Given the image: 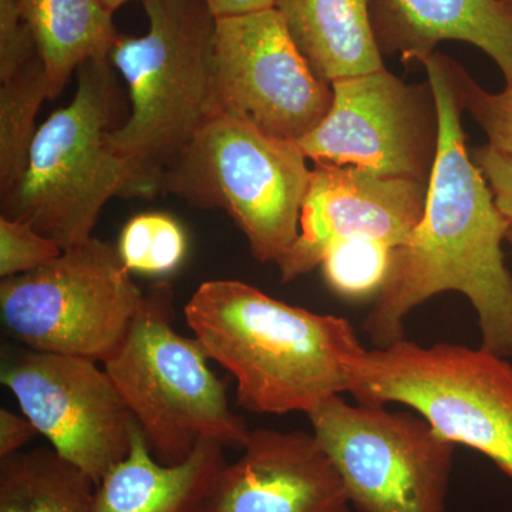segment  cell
Returning a JSON list of instances; mask_svg holds the SVG:
<instances>
[{
  "instance_id": "cell-21",
  "label": "cell",
  "mask_w": 512,
  "mask_h": 512,
  "mask_svg": "<svg viewBox=\"0 0 512 512\" xmlns=\"http://www.w3.org/2000/svg\"><path fill=\"white\" fill-rule=\"evenodd\" d=\"M393 249L369 238L338 242L320 264L326 284L350 301L375 299L389 278Z\"/></svg>"
},
{
  "instance_id": "cell-25",
  "label": "cell",
  "mask_w": 512,
  "mask_h": 512,
  "mask_svg": "<svg viewBox=\"0 0 512 512\" xmlns=\"http://www.w3.org/2000/svg\"><path fill=\"white\" fill-rule=\"evenodd\" d=\"M37 56L35 36L18 0H0V83L25 69Z\"/></svg>"
},
{
  "instance_id": "cell-12",
  "label": "cell",
  "mask_w": 512,
  "mask_h": 512,
  "mask_svg": "<svg viewBox=\"0 0 512 512\" xmlns=\"http://www.w3.org/2000/svg\"><path fill=\"white\" fill-rule=\"evenodd\" d=\"M214 84L217 111L296 143L333 100L332 86L313 72L276 9L217 19Z\"/></svg>"
},
{
  "instance_id": "cell-30",
  "label": "cell",
  "mask_w": 512,
  "mask_h": 512,
  "mask_svg": "<svg viewBox=\"0 0 512 512\" xmlns=\"http://www.w3.org/2000/svg\"><path fill=\"white\" fill-rule=\"evenodd\" d=\"M507 242L508 244H510V247L512 248V225L510 229H508Z\"/></svg>"
},
{
  "instance_id": "cell-9",
  "label": "cell",
  "mask_w": 512,
  "mask_h": 512,
  "mask_svg": "<svg viewBox=\"0 0 512 512\" xmlns=\"http://www.w3.org/2000/svg\"><path fill=\"white\" fill-rule=\"evenodd\" d=\"M308 417L357 511L447 512L456 444L423 416L336 394Z\"/></svg>"
},
{
  "instance_id": "cell-27",
  "label": "cell",
  "mask_w": 512,
  "mask_h": 512,
  "mask_svg": "<svg viewBox=\"0 0 512 512\" xmlns=\"http://www.w3.org/2000/svg\"><path fill=\"white\" fill-rule=\"evenodd\" d=\"M36 434V427L25 414L19 416L12 410L0 409V458L22 451Z\"/></svg>"
},
{
  "instance_id": "cell-22",
  "label": "cell",
  "mask_w": 512,
  "mask_h": 512,
  "mask_svg": "<svg viewBox=\"0 0 512 512\" xmlns=\"http://www.w3.org/2000/svg\"><path fill=\"white\" fill-rule=\"evenodd\" d=\"M117 249L130 272L168 274L183 262L187 237L173 217L150 212L128 221L121 231Z\"/></svg>"
},
{
  "instance_id": "cell-1",
  "label": "cell",
  "mask_w": 512,
  "mask_h": 512,
  "mask_svg": "<svg viewBox=\"0 0 512 512\" xmlns=\"http://www.w3.org/2000/svg\"><path fill=\"white\" fill-rule=\"evenodd\" d=\"M436 96L440 140L426 208L412 237L393 249L392 268L362 323L375 348L406 339L407 316L439 293H463L477 312L481 348L512 357V275L503 244L511 224L474 163L446 55L420 62Z\"/></svg>"
},
{
  "instance_id": "cell-8",
  "label": "cell",
  "mask_w": 512,
  "mask_h": 512,
  "mask_svg": "<svg viewBox=\"0 0 512 512\" xmlns=\"http://www.w3.org/2000/svg\"><path fill=\"white\" fill-rule=\"evenodd\" d=\"M143 299L119 249L90 238L36 271L2 279L0 315L25 348L106 363Z\"/></svg>"
},
{
  "instance_id": "cell-10",
  "label": "cell",
  "mask_w": 512,
  "mask_h": 512,
  "mask_svg": "<svg viewBox=\"0 0 512 512\" xmlns=\"http://www.w3.org/2000/svg\"><path fill=\"white\" fill-rule=\"evenodd\" d=\"M330 86L325 119L298 141L306 157L430 184L440 117L429 80L409 84L383 67Z\"/></svg>"
},
{
  "instance_id": "cell-20",
  "label": "cell",
  "mask_w": 512,
  "mask_h": 512,
  "mask_svg": "<svg viewBox=\"0 0 512 512\" xmlns=\"http://www.w3.org/2000/svg\"><path fill=\"white\" fill-rule=\"evenodd\" d=\"M50 84L40 56L0 86V197L8 194L25 171L36 136V117Z\"/></svg>"
},
{
  "instance_id": "cell-14",
  "label": "cell",
  "mask_w": 512,
  "mask_h": 512,
  "mask_svg": "<svg viewBox=\"0 0 512 512\" xmlns=\"http://www.w3.org/2000/svg\"><path fill=\"white\" fill-rule=\"evenodd\" d=\"M350 505L315 434L258 429L242 456L222 468L210 512H349Z\"/></svg>"
},
{
  "instance_id": "cell-31",
  "label": "cell",
  "mask_w": 512,
  "mask_h": 512,
  "mask_svg": "<svg viewBox=\"0 0 512 512\" xmlns=\"http://www.w3.org/2000/svg\"><path fill=\"white\" fill-rule=\"evenodd\" d=\"M507 2H510V3H512V0H507Z\"/></svg>"
},
{
  "instance_id": "cell-3",
  "label": "cell",
  "mask_w": 512,
  "mask_h": 512,
  "mask_svg": "<svg viewBox=\"0 0 512 512\" xmlns=\"http://www.w3.org/2000/svg\"><path fill=\"white\" fill-rule=\"evenodd\" d=\"M143 6L146 35H120L110 53L127 83L131 111L107 141L130 168L141 197L151 200L171 165L218 113L217 18L204 0H150Z\"/></svg>"
},
{
  "instance_id": "cell-23",
  "label": "cell",
  "mask_w": 512,
  "mask_h": 512,
  "mask_svg": "<svg viewBox=\"0 0 512 512\" xmlns=\"http://www.w3.org/2000/svg\"><path fill=\"white\" fill-rule=\"evenodd\" d=\"M446 64L461 110L483 128L488 146L512 157V84L503 92L490 93L456 60L446 56Z\"/></svg>"
},
{
  "instance_id": "cell-11",
  "label": "cell",
  "mask_w": 512,
  "mask_h": 512,
  "mask_svg": "<svg viewBox=\"0 0 512 512\" xmlns=\"http://www.w3.org/2000/svg\"><path fill=\"white\" fill-rule=\"evenodd\" d=\"M0 382L37 433L94 484L130 453L136 420L94 360L25 346L3 349Z\"/></svg>"
},
{
  "instance_id": "cell-29",
  "label": "cell",
  "mask_w": 512,
  "mask_h": 512,
  "mask_svg": "<svg viewBox=\"0 0 512 512\" xmlns=\"http://www.w3.org/2000/svg\"><path fill=\"white\" fill-rule=\"evenodd\" d=\"M104 6H106L107 10H110L111 13L116 12L117 9H120L121 6L126 5L128 2H141L146 3L150 2V0H100Z\"/></svg>"
},
{
  "instance_id": "cell-13",
  "label": "cell",
  "mask_w": 512,
  "mask_h": 512,
  "mask_svg": "<svg viewBox=\"0 0 512 512\" xmlns=\"http://www.w3.org/2000/svg\"><path fill=\"white\" fill-rule=\"evenodd\" d=\"M429 185L353 167L315 163L303 201L299 235L276 266L295 281L322 264L330 248L353 238L402 247L420 224Z\"/></svg>"
},
{
  "instance_id": "cell-26",
  "label": "cell",
  "mask_w": 512,
  "mask_h": 512,
  "mask_svg": "<svg viewBox=\"0 0 512 512\" xmlns=\"http://www.w3.org/2000/svg\"><path fill=\"white\" fill-rule=\"evenodd\" d=\"M471 157L490 185L498 210L512 225V157L488 144L471 151Z\"/></svg>"
},
{
  "instance_id": "cell-5",
  "label": "cell",
  "mask_w": 512,
  "mask_h": 512,
  "mask_svg": "<svg viewBox=\"0 0 512 512\" xmlns=\"http://www.w3.org/2000/svg\"><path fill=\"white\" fill-rule=\"evenodd\" d=\"M174 318L170 282L148 286L123 345L104 369L165 466L183 463L204 441L242 450L251 430L229 407L227 383L208 366L200 342L174 329Z\"/></svg>"
},
{
  "instance_id": "cell-19",
  "label": "cell",
  "mask_w": 512,
  "mask_h": 512,
  "mask_svg": "<svg viewBox=\"0 0 512 512\" xmlns=\"http://www.w3.org/2000/svg\"><path fill=\"white\" fill-rule=\"evenodd\" d=\"M96 484L53 448L0 458V512H90Z\"/></svg>"
},
{
  "instance_id": "cell-4",
  "label": "cell",
  "mask_w": 512,
  "mask_h": 512,
  "mask_svg": "<svg viewBox=\"0 0 512 512\" xmlns=\"http://www.w3.org/2000/svg\"><path fill=\"white\" fill-rule=\"evenodd\" d=\"M113 67L110 57L79 67L73 100L37 128L22 177L0 197L2 217L32 225L63 249L93 238L111 198H143L107 141L121 104Z\"/></svg>"
},
{
  "instance_id": "cell-15",
  "label": "cell",
  "mask_w": 512,
  "mask_h": 512,
  "mask_svg": "<svg viewBox=\"0 0 512 512\" xmlns=\"http://www.w3.org/2000/svg\"><path fill=\"white\" fill-rule=\"evenodd\" d=\"M370 22L382 56L420 63L447 40L490 56L512 84V3L507 0H370Z\"/></svg>"
},
{
  "instance_id": "cell-16",
  "label": "cell",
  "mask_w": 512,
  "mask_h": 512,
  "mask_svg": "<svg viewBox=\"0 0 512 512\" xmlns=\"http://www.w3.org/2000/svg\"><path fill=\"white\" fill-rule=\"evenodd\" d=\"M224 450L204 441L183 463L165 466L134 421L130 453L96 485L90 512H210L215 485L228 464Z\"/></svg>"
},
{
  "instance_id": "cell-2",
  "label": "cell",
  "mask_w": 512,
  "mask_h": 512,
  "mask_svg": "<svg viewBox=\"0 0 512 512\" xmlns=\"http://www.w3.org/2000/svg\"><path fill=\"white\" fill-rule=\"evenodd\" d=\"M210 360L234 377L255 414L303 412L348 393V363L365 352L349 320L276 301L239 281L204 282L184 308Z\"/></svg>"
},
{
  "instance_id": "cell-24",
  "label": "cell",
  "mask_w": 512,
  "mask_h": 512,
  "mask_svg": "<svg viewBox=\"0 0 512 512\" xmlns=\"http://www.w3.org/2000/svg\"><path fill=\"white\" fill-rule=\"evenodd\" d=\"M53 239L26 222L0 215V276L12 278L36 271L63 254Z\"/></svg>"
},
{
  "instance_id": "cell-6",
  "label": "cell",
  "mask_w": 512,
  "mask_h": 512,
  "mask_svg": "<svg viewBox=\"0 0 512 512\" xmlns=\"http://www.w3.org/2000/svg\"><path fill=\"white\" fill-rule=\"evenodd\" d=\"M348 393L403 404L453 444L480 451L512 480V366L490 350L399 340L348 363Z\"/></svg>"
},
{
  "instance_id": "cell-7",
  "label": "cell",
  "mask_w": 512,
  "mask_h": 512,
  "mask_svg": "<svg viewBox=\"0 0 512 512\" xmlns=\"http://www.w3.org/2000/svg\"><path fill=\"white\" fill-rule=\"evenodd\" d=\"M306 160L296 141L218 111L165 173L161 192L227 212L256 261L276 264L299 235Z\"/></svg>"
},
{
  "instance_id": "cell-17",
  "label": "cell",
  "mask_w": 512,
  "mask_h": 512,
  "mask_svg": "<svg viewBox=\"0 0 512 512\" xmlns=\"http://www.w3.org/2000/svg\"><path fill=\"white\" fill-rule=\"evenodd\" d=\"M299 52L323 82L383 69L370 0H275Z\"/></svg>"
},
{
  "instance_id": "cell-18",
  "label": "cell",
  "mask_w": 512,
  "mask_h": 512,
  "mask_svg": "<svg viewBox=\"0 0 512 512\" xmlns=\"http://www.w3.org/2000/svg\"><path fill=\"white\" fill-rule=\"evenodd\" d=\"M45 64L50 99L63 92L83 63L110 57L121 33L100 0H18Z\"/></svg>"
},
{
  "instance_id": "cell-28",
  "label": "cell",
  "mask_w": 512,
  "mask_h": 512,
  "mask_svg": "<svg viewBox=\"0 0 512 512\" xmlns=\"http://www.w3.org/2000/svg\"><path fill=\"white\" fill-rule=\"evenodd\" d=\"M204 2L217 19L275 9V0H204Z\"/></svg>"
}]
</instances>
